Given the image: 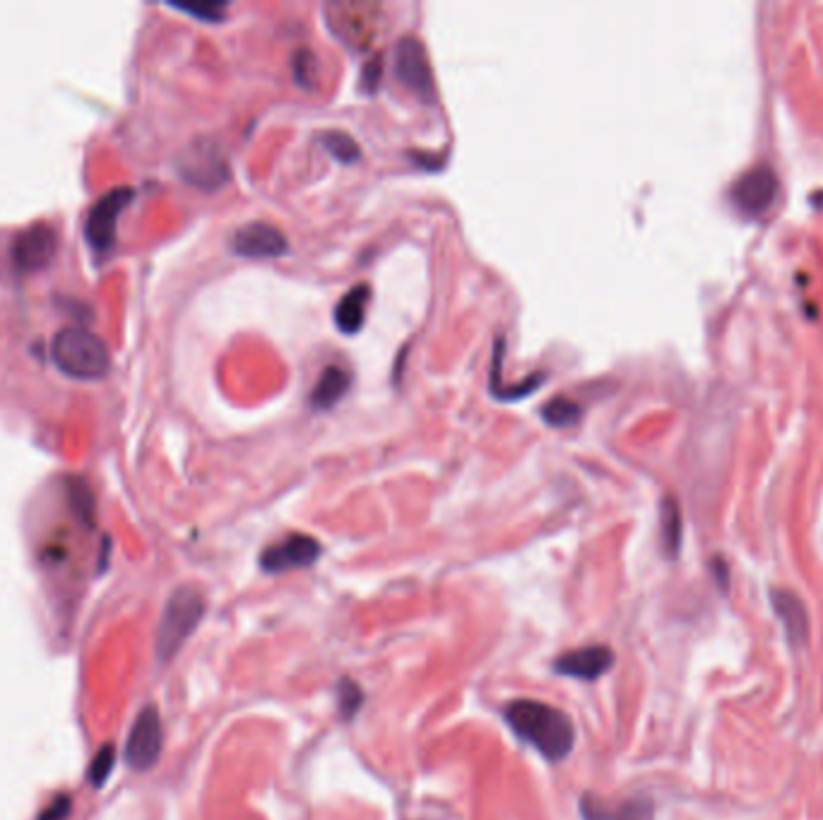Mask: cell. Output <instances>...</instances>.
I'll return each mask as SVG.
<instances>
[{
  "label": "cell",
  "instance_id": "d4e9b609",
  "mask_svg": "<svg viewBox=\"0 0 823 820\" xmlns=\"http://www.w3.org/2000/svg\"><path fill=\"white\" fill-rule=\"evenodd\" d=\"M70 811H72V799L68 794H58L53 797L49 807L41 811L39 820H68Z\"/></svg>",
  "mask_w": 823,
  "mask_h": 820
},
{
  "label": "cell",
  "instance_id": "5b68a950",
  "mask_svg": "<svg viewBox=\"0 0 823 820\" xmlns=\"http://www.w3.org/2000/svg\"><path fill=\"white\" fill-rule=\"evenodd\" d=\"M330 27L354 49H367L381 32V8L369 3L330 6Z\"/></svg>",
  "mask_w": 823,
  "mask_h": 820
},
{
  "label": "cell",
  "instance_id": "4316f807",
  "mask_svg": "<svg viewBox=\"0 0 823 820\" xmlns=\"http://www.w3.org/2000/svg\"><path fill=\"white\" fill-rule=\"evenodd\" d=\"M361 78H364L361 82H364V90L367 92L379 90V82H381V58L379 56H375L373 61L367 63L364 72H361Z\"/></svg>",
  "mask_w": 823,
  "mask_h": 820
},
{
  "label": "cell",
  "instance_id": "7402d4cb",
  "mask_svg": "<svg viewBox=\"0 0 823 820\" xmlns=\"http://www.w3.org/2000/svg\"><path fill=\"white\" fill-rule=\"evenodd\" d=\"M323 144H325V150H328L332 157H335L338 162H342V164H352V162H357L359 154H361L357 140L350 138L347 133H325V136H323Z\"/></svg>",
  "mask_w": 823,
  "mask_h": 820
},
{
  "label": "cell",
  "instance_id": "6da1fadb",
  "mask_svg": "<svg viewBox=\"0 0 823 820\" xmlns=\"http://www.w3.org/2000/svg\"><path fill=\"white\" fill-rule=\"evenodd\" d=\"M505 724L518 739L530 743L549 763H559L573 751L575 727L566 712L540 700H515L505 708Z\"/></svg>",
  "mask_w": 823,
  "mask_h": 820
},
{
  "label": "cell",
  "instance_id": "44dd1931",
  "mask_svg": "<svg viewBox=\"0 0 823 820\" xmlns=\"http://www.w3.org/2000/svg\"><path fill=\"white\" fill-rule=\"evenodd\" d=\"M116 766V746L113 743H104L101 749L94 753L92 763H90V772H87V780H90L92 787H104L109 774Z\"/></svg>",
  "mask_w": 823,
  "mask_h": 820
},
{
  "label": "cell",
  "instance_id": "9a60e30c",
  "mask_svg": "<svg viewBox=\"0 0 823 820\" xmlns=\"http://www.w3.org/2000/svg\"><path fill=\"white\" fill-rule=\"evenodd\" d=\"M771 604L775 617L785 626V636L794 648H802L809 640V613L802 599L790 590H773Z\"/></svg>",
  "mask_w": 823,
  "mask_h": 820
},
{
  "label": "cell",
  "instance_id": "e0dca14e",
  "mask_svg": "<svg viewBox=\"0 0 823 820\" xmlns=\"http://www.w3.org/2000/svg\"><path fill=\"white\" fill-rule=\"evenodd\" d=\"M371 299V291L367 284L352 287L335 306V323L344 334H354L361 330L367 320V303Z\"/></svg>",
  "mask_w": 823,
  "mask_h": 820
},
{
  "label": "cell",
  "instance_id": "d6986e66",
  "mask_svg": "<svg viewBox=\"0 0 823 820\" xmlns=\"http://www.w3.org/2000/svg\"><path fill=\"white\" fill-rule=\"evenodd\" d=\"M68 501H70L72 512H76V518L84 527L94 524V496H92V489L87 487L82 479L68 481Z\"/></svg>",
  "mask_w": 823,
  "mask_h": 820
},
{
  "label": "cell",
  "instance_id": "ac0fdd59",
  "mask_svg": "<svg viewBox=\"0 0 823 820\" xmlns=\"http://www.w3.org/2000/svg\"><path fill=\"white\" fill-rule=\"evenodd\" d=\"M662 544L668 556H676L682 547V512L674 498H664L662 503Z\"/></svg>",
  "mask_w": 823,
  "mask_h": 820
},
{
  "label": "cell",
  "instance_id": "ba28073f",
  "mask_svg": "<svg viewBox=\"0 0 823 820\" xmlns=\"http://www.w3.org/2000/svg\"><path fill=\"white\" fill-rule=\"evenodd\" d=\"M780 181L769 164H756L746 169L730 188L732 202L749 217H761L771 210L777 198Z\"/></svg>",
  "mask_w": 823,
  "mask_h": 820
},
{
  "label": "cell",
  "instance_id": "5bb4252c",
  "mask_svg": "<svg viewBox=\"0 0 823 820\" xmlns=\"http://www.w3.org/2000/svg\"><path fill=\"white\" fill-rule=\"evenodd\" d=\"M614 664V652L606 646H588L561 654L554 662V671L578 681H598Z\"/></svg>",
  "mask_w": 823,
  "mask_h": 820
},
{
  "label": "cell",
  "instance_id": "8992f818",
  "mask_svg": "<svg viewBox=\"0 0 823 820\" xmlns=\"http://www.w3.org/2000/svg\"><path fill=\"white\" fill-rule=\"evenodd\" d=\"M179 171L183 179L202 190H217L229 181V164L210 140H198L179 159Z\"/></svg>",
  "mask_w": 823,
  "mask_h": 820
},
{
  "label": "cell",
  "instance_id": "9c48e42d",
  "mask_svg": "<svg viewBox=\"0 0 823 820\" xmlns=\"http://www.w3.org/2000/svg\"><path fill=\"white\" fill-rule=\"evenodd\" d=\"M164 743V731H162V717L154 706L142 708L136 717L133 729L128 734L126 743V760L133 770H150L157 766L159 753H162Z\"/></svg>",
  "mask_w": 823,
  "mask_h": 820
},
{
  "label": "cell",
  "instance_id": "3957f363",
  "mask_svg": "<svg viewBox=\"0 0 823 820\" xmlns=\"http://www.w3.org/2000/svg\"><path fill=\"white\" fill-rule=\"evenodd\" d=\"M205 617V597L193 588H179L169 597L162 621L157 631V659L159 664L171 662L179 654L183 642L195 633L198 623Z\"/></svg>",
  "mask_w": 823,
  "mask_h": 820
},
{
  "label": "cell",
  "instance_id": "484cf974",
  "mask_svg": "<svg viewBox=\"0 0 823 820\" xmlns=\"http://www.w3.org/2000/svg\"><path fill=\"white\" fill-rule=\"evenodd\" d=\"M294 76L301 84H311L309 78L313 76V53L309 49H301L297 56H294Z\"/></svg>",
  "mask_w": 823,
  "mask_h": 820
},
{
  "label": "cell",
  "instance_id": "ffe728a7",
  "mask_svg": "<svg viewBox=\"0 0 823 820\" xmlns=\"http://www.w3.org/2000/svg\"><path fill=\"white\" fill-rule=\"evenodd\" d=\"M581 417H583V409L566 398H554L542 409V419L554 429L575 427V423L581 421Z\"/></svg>",
  "mask_w": 823,
  "mask_h": 820
},
{
  "label": "cell",
  "instance_id": "603a6c76",
  "mask_svg": "<svg viewBox=\"0 0 823 820\" xmlns=\"http://www.w3.org/2000/svg\"><path fill=\"white\" fill-rule=\"evenodd\" d=\"M338 702H340L342 720H352V717L361 710V702H364V693H361L359 683L342 679L338 686Z\"/></svg>",
  "mask_w": 823,
  "mask_h": 820
},
{
  "label": "cell",
  "instance_id": "7c38bea8",
  "mask_svg": "<svg viewBox=\"0 0 823 820\" xmlns=\"http://www.w3.org/2000/svg\"><path fill=\"white\" fill-rule=\"evenodd\" d=\"M229 246L241 258H278L287 253L289 241L274 224L249 222L231 233Z\"/></svg>",
  "mask_w": 823,
  "mask_h": 820
},
{
  "label": "cell",
  "instance_id": "30bf717a",
  "mask_svg": "<svg viewBox=\"0 0 823 820\" xmlns=\"http://www.w3.org/2000/svg\"><path fill=\"white\" fill-rule=\"evenodd\" d=\"M395 76L422 101L433 99V70L424 43L416 37H402L395 47Z\"/></svg>",
  "mask_w": 823,
  "mask_h": 820
},
{
  "label": "cell",
  "instance_id": "83f0119b",
  "mask_svg": "<svg viewBox=\"0 0 823 820\" xmlns=\"http://www.w3.org/2000/svg\"><path fill=\"white\" fill-rule=\"evenodd\" d=\"M713 573H715V580H717V588L722 590V592H725L727 588H730V570H727V566L725 563H722L720 559H715L713 561Z\"/></svg>",
  "mask_w": 823,
  "mask_h": 820
},
{
  "label": "cell",
  "instance_id": "4fadbf2b",
  "mask_svg": "<svg viewBox=\"0 0 823 820\" xmlns=\"http://www.w3.org/2000/svg\"><path fill=\"white\" fill-rule=\"evenodd\" d=\"M581 816L583 820H655V807L645 797L610 801L588 792L581 797Z\"/></svg>",
  "mask_w": 823,
  "mask_h": 820
},
{
  "label": "cell",
  "instance_id": "7a4b0ae2",
  "mask_svg": "<svg viewBox=\"0 0 823 820\" xmlns=\"http://www.w3.org/2000/svg\"><path fill=\"white\" fill-rule=\"evenodd\" d=\"M51 357L58 371L78 380H99L111 369V357L104 340L80 326H70L56 332Z\"/></svg>",
  "mask_w": 823,
  "mask_h": 820
},
{
  "label": "cell",
  "instance_id": "2e32d148",
  "mask_svg": "<svg viewBox=\"0 0 823 820\" xmlns=\"http://www.w3.org/2000/svg\"><path fill=\"white\" fill-rule=\"evenodd\" d=\"M352 386V373L344 371L342 366H328V369L318 378V383L311 392V407L313 409H330L338 404L347 390Z\"/></svg>",
  "mask_w": 823,
  "mask_h": 820
},
{
  "label": "cell",
  "instance_id": "277c9868",
  "mask_svg": "<svg viewBox=\"0 0 823 820\" xmlns=\"http://www.w3.org/2000/svg\"><path fill=\"white\" fill-rule=\"evenodd\" d=\"M133 196V188H116L92 204L84 222V239L97 256H107L113 248L116 227Z\"/></svg>",
  "mask_w": 823,
  "mask_h": 820
},
{
  "label": "cell",
  "instance_id": "8fae6325",
  "mask_svg": "<svg viewBox=\"0 0 823 820\" xmlns=\"http://www.w3.org/2000/svg\"><path fill=\"white\" fill-rule=\"evenodd\" d=\"M321 541L309 534H289L278 544H270L260 556V568L265 573H287V570L309 568L321 559Z\"/></svg>",
  "mask_w": 823,
  "mask_h": 820
},
{
  "label": "cell",
  "instance_id": "cb8c5ba5",
  "mask_svg": "<svg viewBox=\"0 0 823 820\" xmlns=\"http://www.w3.org/2000/svg\"><path fill=\"white\" fill-rule=\"evenodd\" d=\"M173 8L185 12V14H193V18H200L205 22H220L224 18V3H202V6L173 3Z\"/></svg>",
  "mask_w": 823,
  "mask_h": 820
},
{
  "label": "cell",
  "instance_id": "52a82bcc",
  "mask_svg": "<svg viewBox=\"0 0 823 820\" xmlns=\"http://www.w3.org/2000/svg\"><path fill=\"white\" fill-rule=\"evenodd\" d=\"M58 253V233L51 224L37 222L20 231L12 241L10 258L18 272L29 274L49 268Z\"/></svg>",
  "mask_w": 823,
  "mask_h": 820
}]
</instances>
